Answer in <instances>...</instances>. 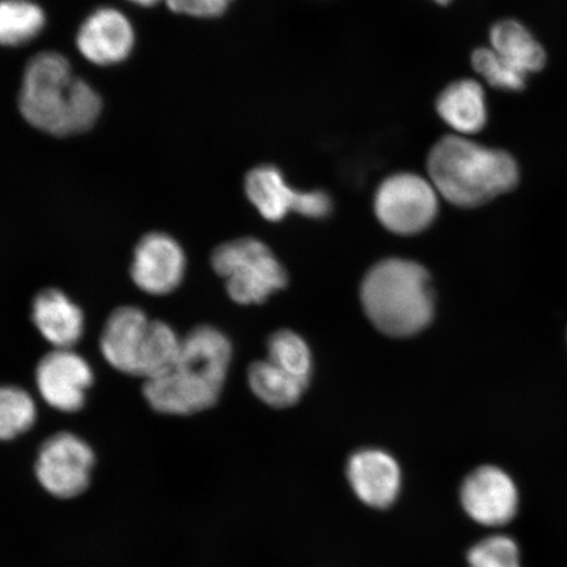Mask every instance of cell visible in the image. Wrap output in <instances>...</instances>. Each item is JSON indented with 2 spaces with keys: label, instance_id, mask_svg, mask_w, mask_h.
<instances>
[{
  "label": "cell",
  "instance_id": "6da1fadb",
  "mask_svg": "<svg viewBox=\"0 0 567 567\" xmlns=\"http://www.w3.org/2000/svg\"><path fill=\"white\" fill-rule=\"evenodd\" d=\"M231 343L221 331L200 326L182 339L179 358L158 378L145 381L148 405L162 414L193 415L215 406L231 363Z\"/></svg>",
  "mask_w": 567,
  "mask_h": 567
},
{
  "label": "cell",
  "instance_id": "7a4b0ae2",
  "mask_svg": "<svg viewBox=\"0 0 567 567\" xmlns=\"http://www.w3.org/2000/svg\"><path fill=\"white\" fill-rule=\"evenodd\" d=\"M19 106L21 115L32 126L66 137L91 130L103 105L97 92L73 75L66 56L44 52L28 63Z\"/></svg>",
  "mask_w": 567,
  "mask_h": 567
},
{
  "label": "cell",
  "instance_id": "3957f363",
  "mask_svg": "<svg viewBox=\"0 0 567 567\" xmlns=\"http://www.w3.org/2000/svg\"><path fill=\"white\" fill-rule=\"evenodd\" d=\"M427 173L437 194L460 208L481 207L513 190L520 179L512 154L457 134L431 147Z\"/></svg>",
  "mask_w": 567,
  "mask_h": 567
},
{
  "label": "cell",
  "instance_id": "277c9868",
  "mask_svg": "<svg viewBox=\"0 0 567 567\" xmlns=\"http://www.w3.org/2000/svg\"><path fill=\"white\" fill-rule=\"evenodd\" d=\"M360 300L368 319L382 334L410 338L435 317V293L427 269L416 261L388 258L367 272Z\"/></svg>",
  "mask_w": 567,
  "mask_h": 567
},
{
  "label": "cell",
  "instance_id": "5b68a950",
  "mask_svg": "<svg viewBox=\"0 0 567 567\" xmlns=\"http://www.w3.org/2000/svg\"><path fill=\"white\" fill-rule=\"evenodd\" d=\"M212 267L225 279L226 290L239 305L265 303L288 286V274L274 251L255 238H239L218 246Z\"/></svg>",
  "mask_w": 567,
  "mask_h": 567
},
{
  "label": "cell",
  "instance_id": "8992f818",
  "mask_svg": "<svg viewBox=\"0 0 567 567\" xmlns=\"http://www.w3.org/2000/svg\"><path fill=\"white\" fill-rule=\"evenodd\" d=\"M434 184L414 173H396L382 181L374 195V213L382 226L399 236H415L434 224L439 196Z\"/></svg>",
  "mask_w": 567,
  "mask_h": 567
},
{
  "label": "cell",
  "instance_id": "52a82bcc",
  "mask_svg": "<svg viewBox=\"0 0 567 567\" xmlns=\"http://www.w3.org/2000/svg\"><path fill=\"white\" fill-rule=\"evenodd\" d=\"M248 200L269 223H280L290 212L313 219L329 217L332 198L322 189L303 190L289 186L279 167L260 165L254 167L245 179Z\"/></svg>",
  "mask_w": 567,
  "mask_h": 567
},
{
  "label": "cell",
  "instance_id": "ba28073f",
  "mask_svg": "<svg viewBox=\"0 0 567 567\" xmlns=\"http://www.w3.org/2000/svg\"><path fill=\"white\" fill-rule=\"evenodd\" d=\"M94 463V452L86 442L70 432H60L42 444L35 460V477L56 498H74L89 487Z\"/></svg>",
  "mask_w": 567,
  "mask_h": 567
},
{
  "label": "cell",
  "instance_id": "9c48e42d",
  "mask_svg": "<svg viewBox=\"0 0 567 567\" xmlns=\"http://www.w3.org/2000/svg\"><path fill=\"white\" fill-rule=\"evenodd\" d=\"M460 499L466 515L485 527L506 526L520 503L515 481L494 465L473 471L461 485Z\"/></svg>",
  "mask_w": 567,
  "mask_h": 567
},
{
  "label": "cell",
  "instance_id": "30bf717a",
  "mask_svg": "<svg viewBox=\"0 0 567 567\" xmlns=\"http://www.w3.org/2000/svg\"><path fill=\"white\" fill-rule=\"evenodd\" d=\"M92 381L94 373L90 364L71 349L47 353L35 370V384L42 399L63 413H75L83 408Z\"/></svg>",
  "mask_w": 567,
  "mask_h": 567
},
{
  "label": "cell",
  "instance_id": "8fae6325",
  "mask_svg": "<svg viewBox=\"0 0 567 567\" xmlns=\"http://www.w3.org/2000/svg\"><path fill=\"white\" fill-rule=\"evenodd\" d=\"M186 264V255L173 237L151 233L134 250L131 276L145 293L165 296L181 286Z\"/></svg>",
  "mask_w": 567,
  "mask_h": 567
},
{
  "label": "cell",
  "instance_id": "7c38bea8",
  "mask_svg": "<svg viewBox=\"0 0 567 567\" xmlns=\"http://www.w3.org/2000/svg\"><path fill=\"white\" fill-rule=\"evenodd\" d=\"M347 478L358 498L372 508H389L401 493V467L382 450L354 452L347 463Z\"/></svg>",
  "mask_w": 567,
  "mask_h": 567
},
{
  "label": "cell",
  "instance_id": "4fadbf2b",
  "mask_svg": "<svg viewBox=\"0 0 567 567\" xmlns=\"http://www.w3.org/2000/svg\"><path fill=\"white\" fill-rule=\"evenodd\" d=\"M134 41L131 21L123 12L109 7L92 12L76 35V45L84 59L102 66L125 61Z\"/></svg>",
  "mask_w": 567,
  "mask_h": 567
},
{
  "label": "cell",
  "instance_id": "5bb4252c",
  "mask_svg": "<svg viewBox=\"0 0 567 567\" xmlns=\"http://www.w3.org/2000/svg\"><path fill=\"white\" fill-rule=\"evenodd\" d=\"M152 319L136 307L113 311L105 322L101 350L109 364L125 374L137 375L142 347Z\"/></svg>",
  "mask_w": 567,
  "mask_h": 567
},
{
  "label": "cell",
  "instance_id": "9a60e30c",
  "mask_svg": "<svg viewBox=\"0 0 567 567\" xmlns=\"http://www.w3.org/2000/svg\"><path fill=\"white\" fill-rule=\"evenodd\" d=\"M435 110L457 136L472 137L485 130L488 120L484 86L473 78L452 82L437 95Z\"/></svg>",
  "mask_w": 567,
  "mask_h": 567
},
{
  "label": "cell",
  "instance_id": "2e32d148",
  "mask_svg": "<svg viewBox=\"0 0 567 567\" xmlns=\"http://www.w3.org/2000/svg\"><path fill=\"white\" fill-rule=\"evenodd\" d=\"M35 328L55 349H71L82 338V310L59 289L42 290L33 301Z\"/></svg>",
  "mask_w": 567,
  "mask_h": 567
},
{
  "label": "cell",
  "instance_id": "e0dca14e",
  "mask_svg": "<svg viewBox=\"0 0 567 567\" xmlns=\"http://www.w3.org/2000/svg\"><path fill=\"white\" fill-rule=\"evenodd\" d=\"M491 48L524 75L537 73L547 63V53L528 28L515 19L496 21L488 33Z\"/></svg>",
  "mask_w": 567,
  "mask_h": 567
},
{
  "label": "cell",
  "instance_id": "ac0fdd59",
  "mask_svg": "<svg viewBox=\"0 0 567 567\" xmlns=\"http://www.w3.org/2000/svg\"><path fill=\"white\" fill-rule=\"evenodd\" d=\"M309 382L281 370L269 360L255 361L248 368V384L252 393L275 409L297 405L307 392Z\"/></svg>",
  "mask_w": 567,
  "mask_h": 567
},
{
  "label": "cell",
  "instance_id": "d6986e66",
  "mask_svg": "<svg viewBox=\"0 0 567 567\" xmlns=\"http://www.w3.org/2000/svg\"><path fill=\"white\" fill-rule=\"evenodd\" d=\"M45 24L44 10L31 0H0V45H25Z\"/></svg>",
  "mask_w": 567,
  "mask_h": 567
},
{
  "label": "cell",
  "instance_id": "ffe728a7",
  "mask_svg": "<svg viewBox=\"0 0 567 567\" xmlns=\"http://www.w3.org/2000/svg\"><path fill=\"white\" fill-rule=\"evenodd\" d=\"M182 338L172 326L162 321L148 323L144 347H142L137 378L151 380L167 372L179 358Z\"/></svg>",
  "mask_w": 567,
  "mask_h": 567
},
{
  "label": "cell",
  "instance_id": "44dd1931",
  "mask_svg": "<svg viewBox=\"0 0 567 567\" xmlns=\"http://www.w3.org/2000/svg\"><path fill=\"white\" fill-rule=\"evenodd\" d=\"M268 359L281 370L296 375V378L310 381L313 371V357L309 346L296 332L279 330L269 337Z\"/></svg>",
  "mask_w": 567,
  "mask_h": 567
},
{
  "label": "cell",
  "instance_id": "7402d4cb",
  "mask_svg": "<svg viewBox=\"0 0 567 567\" xmlns=\"http://www.w3.org/2000/svg\"><path fill=\"white\" fill-rule=\"evenodd\" d=\"M38 416L32 396L24 389L0 386V441H11L32 427Z\"/></svg>",
  "mask_w": 567,
  "mask_h": 567
},
{
  "label": "cell",
  "instance_id": "603a6c76",
  "mask_svg": "<svg viewBox=\"0 0 567 567\" xmlns=\"http://www.w3.org/2000/svg\"><path fill=\"white\" fill-rule=\"evenodd\" d=\"M472 68L493 89L515 92L526 87L527 75L509 65L491 47L478 48L472 53Z\"/></svg>",
  "mask_w": 567,
  "mask_h": 567
},
{
  "label": "cell",
  "instance_id": "cb8c5ba5",
  "mask_svg": "<svg viewBox=\"0 0 567 567\" xmlns=\"http://www.w3.org/2000/svg\"><path fill=\"white\" fill-rule=\"evenodd\" d=\"M466 558L470 567H522L519 545L506 535L482 538Z\"/></svg>",
  "mask_w": 567,
  "mask_h": 567
},
{
  "label": "cell",
  "instance_id": "d4e9b609",
  "mask_svg": "<svg viewBox=\"0 0 567 567\" xmlns=\"http://www.w3.org/2000/svg\"><path fill=\"white\" fill-rule=\"evenodd\" d=\"M233 2L234 0H167L174 12L203 19L224 16Z\"/></svg>",
  "mask_w": 567,
  "mask_h": 567
},
{
  "label": "cell",
  "instance_id": "484cf974",
  "mask_svg": "<svg viewBox=\"0 0 567 567\" xmlns=\"http://www.w3.org/2000/svg\"><path fill=\"white\" fill-rule=\"evenodd\" d=\"M131 2L140 4V6H144V7H148V6L157 4L159 2V0H131Z\"/></svg>",
  "mask_w": 567,
  "mask_h": 567
},
{
  "label": "cell",
  "instance_id": "4316f807",
  "mask_svg": "<svg viewBox=\"0 0 567 567\" xmlns=\"http://www.w3.org/2000/svg\"><path fill=\"white\" fill-rule=\"evenodd\" d=\"M431 2H434L439 6H446L453 2V0H431Z\"/></svg>",
  "mask_w": 567,
  "mask_h": 567
}]
</instances>
